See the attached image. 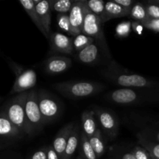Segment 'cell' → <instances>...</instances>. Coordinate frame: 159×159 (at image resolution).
Returning a JSON list of instances; mask_svg holds the SVG:
<instances>
[{"label": "cell", "mask_w": 159, "mask_h": 159, "mask_svg": "<svg viewBox=\"0 0 159 159\" xmlns=\"http://www.w3.org/2000/svg\"><path fill=\"white\" fill-rule=\"evenodd\" d=\"M28 92L20 93L8 101L2 110L9 120L24 135L30 136V130L26 116V100Z\"/></svg>", "instance_id": "4"}, {"label": "cell", "mask_w": 159, "mask_h": 159, "mask_svg": "<svg viewBox=\"0 0 159 159\" xmlns=\"http://www.w3.org/2000/svg\"><path fill=\"white\" fill-rule=\"evenodd\" d=\"M38 103L44 126L57 120L61 115L62 103L55 96L47 90L38 91Z\"/></svg>", "instance_id": "5"}, {"label": "cell", "mask_w": 159, "mask_h": 159, "mask_svg": "<svg viewBox=\"0 0 159 159\" xmlns=\"http://www.w3.org/2000/svg\"><path fill=\"white\" fill-rule=\"evenodd\" d=\"M139 134L148 139L159 143V130L151 128V127L149 128L145 127V128L141 129Z\"/></svg>", "instance_id": "30"}, {"label": "cell", "mask_w": 159, "mask_h": 159, "mask_svg": "<svg viewBox=\"0 0 159 159\" xmlns=\"http://www.w3.org/2000/svg\"><path fill=\"white\" fill-rule=\"evenodd\" d=\"M137 159H152L148 151L141 145H136L132 150Z\"/></svg>", "instance_id": "32"}, {"label": "cell", "mask_w": 159, "mask_h": 159, "mask_svg": "<svg viewBox=\"0 0 159 159\" xmlns=\"http://www.w3.org/2000/svg\"><path fill=\"white\" fill-rule=\"evenodd\" d=\"M146 12L148 20H157L159 19V6L155 4L146 2Z\"/></svg>", "instance_id": "31"}, {"label": "cell", "mask_w": 159, "mask_h": 159, "mask_svg": "<svg viewBox=\"0 0 159 159\" xmlns=\"http://www.w3.org/2000/svg\"><path fill=\"white\" fill-rule=\"evenodd\" d=\"M51 53L71 54L74 51L72 38L58 32L52 33L50 36Z\"/></svg>", "instance_id": "13"}, {"label": "cell", "mask_w": 159, "mask_h": 159, "mask_svg": "<svg viewBox=\"0 0 159 159\" xmlns=\"http://www.w3.org/2000/svg\"><path fill=\"white\" fill-rule=\"evenodd\" d=\"M120 159H137L133 152H124L121 155Z\"/></svg>", "instance_id": "38"}, {"label": "cell", "mask_w": 159, "mask_h": 159, "mask_svg": "<svg viewBox=\"0 0 159 159\" xmlns=\"http://www.w3.org/2000/svg\"><path fill=\"white\" fill-rule=\"evenodd\" d=\"M77 159H85V158H84L83 156H79V157H78V158H77Z\"/></svg>", "instance_id": "40"}, {"label": "cell", "mask_w": 159, "mask_h": 159, "mask_svg": "<svg viewBox=\"0 0 159 159\" xmlns=\"http://www.w3.org/2000/svg\"><path fill=\"white\" fill-rule=\"evenodd\" d=\"M82 132L90 138L97 131V119L94 110H85L82 114Z\"/></svg>", "instance_id": "18"}, {"label": "cell", "mask_w": 159, "mask_h": 159, "mask_svg": "<svg viewBox=\"0 0 159 159\" xmlns=\"http://www.w3.org/2000/svg\"><path fill=\"white\" fill-rule=\"evenodd\" d=\"M152 159H157V158H154V157H152Z\"/></svg>", "instance_id": "41"}, {"label": "cell", "mask_w": 159, "mask_h": 159, "mask_svg": "<svg viewBox=\"0 0 159 159\" xmlns=\"http://www.w3.org/2000/svg\"><path fill=\"white\" fill-rule=\"evenodd\" d=\"M8 64L16 75L15 82L10 91V94L26 93L35 86L37 76L34 69L24 68L13 61H10Z\"/></svg>", "instance_id": "6"}, {"label": "cell", "mask_w": 159, "mask_h": 159, "mask_svg": "<svg viewBox=\"0 0 159 159\" xmlns=\"http://www.w3.org/2000/svg\"><path fill=\"white\" fill-rule=\"evenodd\" d=\"M20 4L22 5V6H23L25 12L28 14L30 18L31 19L33 23L35 24V26L40 30V32H41L42 34H43V35L45 37L44 30H43L41 23H40L38 13H37V8H36V5L34 4L33 0H20Z\"/></svg>", "instance_id": "19"}, {"label": "cell", "mask_w": 159, "mask_h": 159, "mask_svg": "<svg viewBox=\"0 0 159 159\" xmlns=\"http://www.w3.org/2000/svg\"><path fill=\"white\" fill-rule=\"evenodd\" d=\"M132 31V22L124 21L118 23L115 29V36L118 38L128 37Z\"/></svg>", "instance_id": "28"}, {"label": "cell", "mask_w": 159, "mask_h": 159, "mask_svg": "<svg viewBox=\"0 0 159 159\" xmlns=\"http://www.w3.org/2000/svg\"><path fill=\"white\" fill-rule=\"evenodd\" d=\"M105 79L123 89H159V82L155 79L134 73L123 68L116 61H111L101 71Z\"/></svg>", "instance_id": "1"}, {"label": "cell", "mask_w": 159, "mask_h": 159, "mask_svg": "<svg viewBox=\"0 0 159 159\" xmlns=\"http://www.w3.org/2000/svg\"><path fill=\"white\" fill-rule=\"evenodd\" d=\"M82 34L95 39V40L100 43L105 49L109 50L102 30V23L101 22V19L92 12L87 6L85 12Z\"/></svg>", "instance_id": "8"}, {"label": "cell", "mask_w": 159, "mask_h": 159, "mask_svg": "<svg viewBox=\"0 0 159 159\" xmlns=\"http://www.w3.org/2000/svg\"><path fill=\"white\" fill-rule=\"evenodd\" d=\"M54 0H41L36 6L37 13L40 18V23L45 32V37H50L51 25V13H52V5Z\"/></svg>", "instance_id": "15"}, {"label": "cell", "mask_w": 159, "mask_h": 159, "mask_svg": "<svg viewBox=\"0 0 159 159\" xmlns=\"http://www.w3.org/2000/svg\"><path fill=\"white\" fill-rule=\"evenodd\" d=\"M71 60L65 55L50 56L43 62V71L49 75H57L69 69Z\"/></svg>", "instance_id": "11"}, {"label": "cell", "mask_w": 159, "mask_h": 159, "mask_svg": "<svg viewBox=\"0 0 159 159\" xmlns=\"http://www.w3.org/2000/svg\"><path fill=\"white\" fill-rule=\"evenodd\" d=\"M104 99L124 107L153 104L159 102V89L120 88L107 93Z\"/></svg>", "instance_id": "2"}, {"label": "cell", "mask_w": 159, "mask_h": 159, "mask_svg": "<svg viewBox=\"0 0 159 159\" xmlns=\"http://www.w3.org/2000/svg\"><path fill=\"white\" fill-rule=\"evenodd\" d=\"M47 147H48V159H61L58 154L53 148L52 144L47 146Z\"/></svg>", "instance_id": "37"}, {"label": "cell", "mask_w": 159, "mask_h": 159, "mask_svg": "<svg viewBox=\"0 0 159 159\" xmlns=\"http://www.w3.org/2000/svg\"><path fill=\"white\" fill-rule=\"evenodd\" d=\"M102 54L110 57L109 50L105 49L100 43L95 41L78 53L76 54V59L84 65H96L100 61Z\"/></svg>", "instance_id": "10"}, {"label": "cell", "mask_w": 159, "mask_h": 159, "mask_svg": "<svg viewBox=\"0 0 159 159\" xmlns=\"http://www.w3.org/2000/svg\"><path fill=\"white\" fill-rule=\"evenodd\" d=\"M53 88L66 98L82 99L98 94L105 89L102 83L93 81H67L53 84Z\"/></svg>", "instance_id": "3"}, {"label": "cell", "mask_w": 159, "mask_h": 159, "mask_svg": "<svg viewBox=\"0 0 159 159\" xmlns=\"http://www.w3.org/2000/svg\"><path fill=\"white\" fill-rule=\"evenodd\" d=\"M30 159H48V147H43L34 152Z\"/></svg>", "instance_id": "34"}, {"label": "cell", "mask_w": 159, "mask_h": 159, "mask_svg": "<svg viewBox=\"0 0 159 159\" xmlns=\"http://www.w3.org/2000/svg\"><path fill=\"white\" fill-rule=\"evenodd\" d=\"M113 1L129 12H130L133 6L136 3L134 0H113Z\"/></svg>", "instance_id": "35"}, {"label": "cell", "mask_w": 159, "mask_h": 159, "mask_svg": "<svg viewBox=\"0 0 159 159\" xmlns=\"http://www.w3.org/2000/svg\"><path fill=\"white\" fill-rule=\"evenodd\" d=\"M138 143L140 145L147 149L152 157L159 159V143L144 138L139 133L137 134Z\"/></svg>", "instance_id": "22"}, {"label": "cell", "mask_w": 159, "mask_h": 159, "mask_svg": "<svg viewBox=\"0 0 159 159\" xmlns=\"http://www.w3.org/2000/svg\"><path fill=\"white\" fill-rule=\"evenodd\" d=\"M72 41L74 51H77L79 53L83 49H85L89 45L94 43L96 40H95V39L92 38V37H89L87 35H85L84 34H80L73 37Z\"/></svg>", "instance_id": "25"}, {"label": "cell", "mask_w": 159, "mask_h": 159, "mask_svg": "<svg viewBox=\"0 0 159 159\" xmlns=\"http://www.w3.org/2000/svg\"><path fill=\"white\" fill-rule=\"evenodd\" d=\"M144 26H143L142 23L137 21H132V30L134 31L138 35H141L144 31Z\"/></svg>", "instance_id": "36"}, {"label": "cell", "mask_w": 159, "mask_h": 159, "mask_svg": "<svg viewBox=\"0 0 159 159\" xmlns=\"http://www.w3.org/2000/svg\"><path fill=\"white\" fill-rule=\"evenodd\" d=\"M0 135L2 143L14 141L25 136L20 129L9 120L3 110L0 114Z\"/></svg>", "instance_id": "14"}, {"label": "cell", "mask_w": 159, "mask_h": 159, "mask_svg": "<svg viewBox=\"0 0 159 159\" xmlns=\"http://www.w3.org/2000/svg\"><path fill=\"white\" fill-rule=\"evenodd\" d=\"M96 119L102 133L110 140L116 138L119 133V120L116 115L111 110L96 107L94 110Z\"/></svg>", "instance_id": "9"}, {"label": "cell", "mask_w": 159, "mask_h": 159, "mask_svg": "<svg viewBox=\"0 0 159 159\" xmlns=\"http://www.w3.org/2000/svg\"><path fill=\"white\" fill-rule=\"evenodd\" d=\"M77 0H58L53 1V11L57 12V14H68L72 8L73 5Z\"/></svg>", "instance_id": "26"}, {"label": "cell", "mask_w": 159, "mask_h": 159, "mask_svg": "<svg viewBox=\"0 0 159 159\" xmlns=\"http://www.w3.org/2000/svg\"><path fill=\"white\" fill-rule=\"evenodd\" d=\"M81 133L79 132V128L77 126H75V128L73 129L71 134L70 136L69 140L67 144L66 148H65V153H64L62 159H71V157L75 152L77 149L78 145L80 143Z\"/></svg>", "instance_id": "20"}, {"label": "cell", "mask_w": 159, "mask_h": 159, "mask_svg": "<svg viewBox=\"0 0 159 159\" xmlns=\"http://www.w3.org/2000/svg\"><path fill=\"white\" fill-rule=\"evenodd\" d=\"M80 148L82 151V156L85 159H98L93 146L90 144L88 137L83 132H81Z\"/></svg>", "instance_id": "23"}, {"label": "cell", "mask_w": 159, "mask_h": 159, "mask_svg": "<svg viewBox=\"0 0 159 159\" xmlns=\"http://www.w3.org/2000/svg\"><path fill=\"white\" fill-rule=\"evenodd\" d=\"M74 128L75 124L73 123H69V124H66L65 127H62L54 137L52 146L56 152L58 154L61 159L63 158L67 144H68V141Z\"/></svg>", "instance_id": "16"}, {"label": "cell", "mask_w": 159, "mask_h": 159, "mask_svg": "<svg viewBox=\"0 0 159 159\" xmlns=\"http://www.w3.org/2000/svg\"><path fill=\"white\" fill-rule=\"evenodd\" d=\"M128 17L133 20L134 21L141 22V23L146 21L148 20V16L145 4H143L141 2L135 3L130 10Z\"/></svg>", "instance_id": "24"}, {"label": "cell", "mask_w": 159, "mask_h": 159, "mask_svg": "<svg viewBox=\"0 0 159 159\" xmlns=\"http://www.w3.org/2000/svg\"><path fill=\"white\" fill-rule=\"evenodd\" d=\"M86 6L83 0H77L68 13L71 26V37H75L82 33Z\"/></svg>", "instance_id": "12"}, {"label": "cell", "mask_w": 159, "mask_h": 159, "mask_svg": "<svg viewBox=\"0 0 159 159\" xmlns=\"http://www.w3.org/2000/svg\"><path fill=\"white\" fill-rule=\"evenodd\" d=\"M129 11L126 10L125 9L118 5L117 3L115 2L114 1H110L106 2L105 5V12H104L103 16L101 18V22L102 23H105L106 22L109 21L110 20L116 18H120V17L129 16L130 15Z\"/></svg>", "instance_id": "17"}, {"label": "cell", "mask_w": 159, "mask_h": 159, "mask_svg": "<svg viewBox=\"0 0 159 159\" xmlns=\"http://www.w3.org/2000/svg\"><path fill=\"white\" fill-rule=\"evenodd\" d=\"M89 140L96 152L97 158H101L107 151V144L105 142L102 130L100 128H98L96 134L90 138H89Z\"/></svg>", "instance_id": "21"}, {"label": "cell", "mask_w": 159, "mask_h": 159, "mask_svg": "<svg viewBox=\"0 0 159 159\" xmlns=\"http://www.w3.org/2000/svg\"><path fill=\"white\" fill-rule=\"evenodd\" d=\"M146 2L152 3V4H155L159 6V0H148V1H147Z\"/></svg>", "instance_id": "39"}, {"label": "cell", "mask_w": 159, "mask_h": 159, "mask_svg": "<svg viewBox=\"0 0 159 159\" xmlns=\"http://www.w3.org/2000/svg\"><path fill=\"white\" fill-rule=\"evenodd\" d=\"M57 21L59 28L68 35L71 36V26L68 14H57Z\"/></svg>", "instance_id": "29"}, {"label": "cell", "mask_w": 159, "mask_h": 159, "mask_svg": "<svg viewBox=\"0 0 159 159\" xmlns=\"http://www.w3.org/2000/svg\"><path fill=\"white\" fill-rule=\"evenodd\" d=\"M144 28L148 29L155 33H159V19L157 20H147L142 23Z\"/></svg>", "instance_id": "33"}, {"label": "cell", "mask_w": 159, "mask_h": 159, "mask_svg": "<svg viewBox=\"0 0 159 159\" xmlns=\"http://www.w3.org/2000/svg\"><path fill=\"white\" fill-rule=\"evenodd\" d=\"M26 116L30 130V137L37 134L44 127L43 117L38 103V92L36 89L28 91L26 100Z\"/></svg>", "instance_id": "7"}, {"label": "cell", "mask_w": 159, "mask_h": 159, "mask_svg": "<svg viewBox=\"0 0 159 159\" xmlns=\"http://www.w3.org/2000/svg\"><path fill=\"white\" fill-rule=\"evenodd\" d=\"M83 1L87 8L92 12H93L95 15L99 16L100 19L102 18L105 12L106 5V3L102 0H89V1L83 0Z\"/></svg>", "instance_id": "27"}]
</instances>
